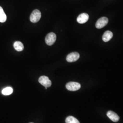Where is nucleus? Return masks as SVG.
Instances as JSON below:
<instances>
[{
    "label": "nucleus",
    "instance_id": "nucleus-6",
    "mask_svg": "<svg viewBox=\"0 0 123 123\" xmlns=\"http://www.w3.org/2000/svg\"><path fill=\"white\" fill-rule=\"evenodd\" d=\"M80 57L79 53L77 52H73L69 53L66 57V60L68 62H72L77 61Z\"/></svg>",
    "mask_w": 123,
    "mask_h": 123
},
{
    "label": "nucleus",
    "instance_id": "nucleus-8",
    "mask_svg": "<svg viewBox=\"0 0 123 123\" xmlns=\"http://www.w3.org/2000/svg\"><path fill=\"white\" fill-rule=\"evenodd\" d=\"M107 116L114 122H118L119 119V117L118 115L112 111H109L107 113Z\"/></svg>",
    "mask_w": 123,
    "mask_h": 123
},
{
    "label": "nucleus",
    "instance_id": "nucleus-2",
    "mask_svg": "<svg viewBox=\"0 0 123 123\" xmlns=\"http://www.w3.org/2000/svg\"><path fill=\"white\" fill-rule=\"evenodd\" d=\"M66 88L71 91H75L78 90L81 88V84L74 82H68L66 84Z\"/></svg>",
    "mask_w": 123,
    "mask_h": 123
},
{
    "label": "nucleus",
    "instance_id": "nucleus-3",
    "mask_svg": "<svg viewBox=\"0 0 123 123\" xmlns=\"http://www.w3.org/2000/svg\"><path fill=\"white\" fill-rule=\"evenodd\" d=\"M56 34L53 32H50L45 37L46 43L49 46H52L56 42Z\"/></svg>",
    "mask_w": 123,
    "mask_h": 123
},
{
    "label": "nucleus",
    "instance_id": "nucleus-7",
    "mask_svg": "<svg viewBox=\"0 0 123 123\" xmlns=\"http://www.w3.org/2000/svg\"><path fill=\"white\" fill-rule=\"evenodd\" d=\"M89 19V16L88 14L83 13L81 14L77 18V22L80 24H84L87 22Z\"/></svg>",
    "mask_w": 123,
    "mask_h": 123
},
{
    "label": "nucleus",
    "instance_id": "nucleus-11",
    "mask_svg": "<svg viewBox=\"0 0 123 123\" xmlns=\"http://www.w3.org/2000/svg\"><path fill=\"white\" fill-rule=\"evenodd\" d=\"M13 92V89L12 88L10 87H7L4 88L2 90V94L4 95H11Z\"/></svg>",
    "mask_w": 123,
    "mask_h": 123
},
{
    "label": "nucleus",
    "instance_id": "nucleus-4",
    "mask_svg": "<svg viewBox=\"0 0 123 123\" xmlns=\"http://www.w3.org/2000/svg\"><path fill=\"white\" fill-rule=\"evenodd\" d=\"M40 84L43 85L45 87L49 88L52 85V82L49 78L46 76H42L40 77L38 79Z\"/></svg>",
    "mask_w": 123,
    "mask_h": 123
},
{
    "label": "nucleus",
    "instance_id": "nucleus-14",
    "mask_svg": "<svg viewBox=\"0 0 123 123\" xmlns=\"http://www.w3.org/2000/svg\"></svg>",
    "mask_w": 123,
    "mask_h": 123
},
{
    "label": "nucleus",
    "instance_id": "nucleus-12",
    "mask_svg": "<svg viewBox=\"0 0 123 123\" xmlns=\"http://www.w3.org/2000/svg\"><path fill=\"white\" fill-rule=\"evenodd\" d=\"M6 20V16L3 8L0 6V22H5Z\"/></svg>",
    "mask_w": 123,
    "mask_h": 123
},
{
    "label": "nucleus",
    "instance_id": "nucleus-10",
    "mask_svg": "<svg viewBox=\"0 0 123 123\" xmlns=\"http://www.w3.org/2000/svg\"><path fill=\"white\" fill-rule=\"evenodd\" d=\"M14 48L18 52H21L24 49V45L21 42L17 41L14 43Z\"/></svg>",
    "mask_w": 123,
    "mask_h": 123
},
{
    "label": "nucleus",
    "instance_id": "nucleus-5",
    "mask_svg": "<svg viewBox=\"0 0 123 123\" xmlns=\"http://www.w3.org/2000/svg\"><path fill=\"white\" fill-rule=\"evenodd\" d=\"M109 22L108 18L102 17L97 20L95 26L98 29H101L105 26Z\"/></svg>",
    "mask_w": 123,
    "mask_h": 123
},
{
    "label": "nucleus",
    "instance_id": "nucleus-13",
    "mask_svg": "<svg viewBox=\"0 0 123 123\" xmlns=\"http://www.w3.org/2000/svg\"><path fill=\"white\" fill-rule=\"evenodd\" d=\"M66 123H80L79 121L72 116H68L65 120Z\"/></svg>",
    "mask_w": 123,
    "mask_h": 123
},
{
    "label": "nucleus",
    "instance_id": "nucleus-1",
    "mask_svg": "<svg viewBox=\"0 0 123 123\" xmlns=\"http://www.w3.org/2000/svg\"><path fill=\"white\" fill-rule=\"evenodd\" d=\"M41 18V13L39 10L37 9L34 10L31 13L30 20L32 23L38 22Z\"/></svg>",
    "mask_w": 123,
    "mask_h": 123
},
{
    "label": "nucleus",
    "instance_id": "nucleus-9",
    "mask_svg": "<svg viewBox=\"0 0 123 123\" xmlns=\"http://www.w3.org/2000/svg\"><path fill=\"white\" fill-rule=\"evenodd\" d=\"M113 36V34L111 31H106L102 37V39L105 42H108L111 39Z\"/></svg>",
    "mask_w": 123,
    "mask_h": 123
}]
</instances>
